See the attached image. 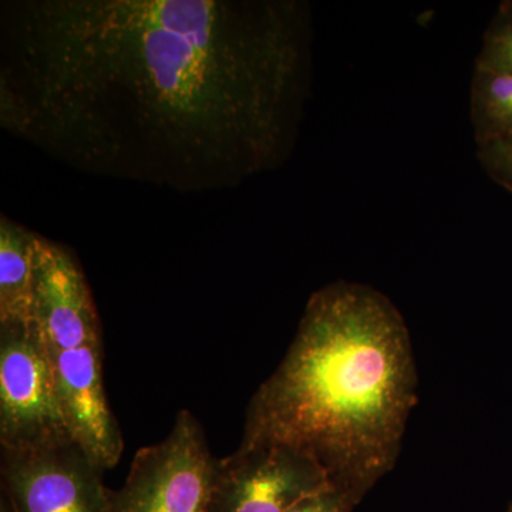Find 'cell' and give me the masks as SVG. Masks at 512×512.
Listing matches in <instances>:
<instances>
[{"instance_id": "cell-1", "label": "cell", "mask_w": 512, "mask_h": 512, "mask_svg": "<svg viewBox=\"0 0 512 512\" xmlns=\"http://www.w3.org/2000/svg\"><path fill=\"white\" fill-rule=\"evenodd\" d=\"M311 39L298 0H6L0 126L84 174L231 190L292 153Z\"/></svg>"}, {"instance_id": "cell-2", "label": "cell", "mask_w": 512, "mask_h": 512, "mask_svg": "<svg viewBox=\"0 0 512 512\" xmlns=\"http://www.w3.org/2000/svg\"><path fill=\"white\" fill-rule=\"evenodd\" d=\"M416 389L399 309L375 288L333 282L312 293L291 348L249 402L241 444L298 448L357 505L396 466Z\"/></svg>"}, {"instance_id": "cell-3", "label": "cell", "mask_w": 512, "mask_h": 512, "mask_svg": "<svg viewBox=\"0 0 512 512\" xmlns=\"http://www.w3.org/2000/svg\"><path fill=\"white\" fill-rule=\"evenodd\" d=\"M32 318L45 342L70 433L104 470L116 467L124 440L104 389L96 302L79 259L42 235L37 239Z\"/></svg>"}, {"instance_id": "cell-4", "label": "cell", "mask_w": 512, "mask_h": 512, "mask_svg": "<svg viewBox=\"0 0 512 512\" xmlns=\"http://www.w3.org/2000/svg\"><path fill=\"white\" fill-rule=\"evenodd\" d=\"M215 466L200 421L181 410L164 440L137 451L111 512H210Z\"/></svg>"}, {"instance_id": "cell-5", "label": "cell", "mask_w": 512, "mask_h": 512, "mask_svg": "<svg viewBox=\"0 0 512 512\" xmlns=\"http://www.w3.org/2000/svg\"><path fill=\"white\" fill-rule=\"evenodd\" d=\"M69 437L36 320L0 322V446L37 447Z\"/></svg>"}, {"instance_id": "cell-6", "label": "cell", "mask_w": 512, "mask_h": 512, "mask_svg": "<svg viewBox=\"0 0 512 512\" xmlns=\"http://www.w3.org/2000/svg\"><path fill=\"white\" fill-rule=\"evenodd\" d=\"M104 468L73 439L2 448V493L16 512H111Z\"/></svg>"}, {"instance_id": "cell-7", "label": "cell", "mask_w": 512, "mask_h": 512, "mask_svg": "<svg viewBox=\"0 0 512 512\" xmlns=\"http://www.w3.org/2000/svg\"><path fill=\"white\" fill-rule=\"evenodd\" d=\"M329 485L315 458L281 443L239 444L217 458L210 512H288Z\"/></svg>"}, {"instance_id": "cell-8", "label": "cell", "mask_w": 512, "mask_h": 512, "mask_svg": "<svg viewBox=\"0 0 512 512\" xmlns=\"http://www.w3.org/2000/svg\"><path fill=\"white\" fill-rule=\"evenodd\" d=\"M39 234L0 215V322L32 318Z\"/></svg>"}, {"instance_id": "cell-9", "label": "cell", "mask_w": 512, "mask_h": 512, "mask_svg": "<svg viewBox=\"0 0 512 512\" xmlns=\"http://www.w3.org/2000/svg\"><path fill=\"white\" fill-rule=\"evenodd\" d=\"M470 119L476 146L512 134V74L474 69Z\"/></svg>"}, {"instance_id": "cell-10", "label": "cell", "mask_w": 512, "mask_h": 512, "mask_svg": "<svg viewBox=\"0 0 512 512\" xmlns=\"http://www.w3.org/2000/svg\"><path fill=\"white\" fill-rule=\"evenodd\" d=\"M474 69L512 74V0L501 3L485 30Z\"/></svg>"}, {"instance_id": "cell-11", "label": "cell", "mask_w": 512, "mask_h": 512, "mask_svg": "<svg viewBox=\"0 0 512 512\" xmlns=\"http://www.w3.org/2000/svg\"><path fill=\"white\" fill-rule=\"evenodd\" d=\"M477 158L488 177L512 194V134L478 144Z\"/></svg>"}, {"instance_id": "cell-12", "label": "cell", "mask_w": 512, "mask_h": 512, "mask_svg": "<svg viewBox=\"0 0 512 512\" xmlns=\"http://www.w3.org/2000/svg\"><path fill=\"white\" fill-rule=\"evenodd\" d=\"M355 507L348 495L329 484L303 498L288 512H352Z\"/></svg>"}, {"instance_id": "cell-13", "label": "cell", "mask_w": 512, "mask_h": 512, "mask_svg": "<svg viewBox=\"0 0 512 512\" xmlns=\"http://www.w3.org/2000/svg\"><path fill=\"white\" fill-rule=\"evenodd\" d=\"M0 512H16L15 507H13L12 501L9 500L8 495L2 493L0 495Z\"/></svg>"}, {"instance_id": "cell-14", "label": "cell", "mask_w": 512, "mask_h": 512, "mask_svg": "<svg viewBox=\"0 0 512 512\" xmlns=\"http://www.w3.org/2000/svg\"><path fill=\"white\" fill-rule=\"evenodd\" d=\"M508 512H512V504L510 505V510H508Z\"/></svg>"}]
</instances>
